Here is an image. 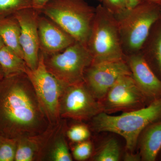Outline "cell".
I'll return each mask as SVG.
<instances>
[{
	"label": "cell",
	"instance_id": "obj_1",
	"mask_svg": "<svg viewBox=\"0 0 161 161\" xmlns=\"http://www.w3.org/2000/svg\"><path fill=\"white\" fill-rule=\"evenodd\" d=\"M50 125L26 74L0 80V135L17 139L36 136Z\"/></svg>",
	"mask_w": 161,
	"mask_h": 161
},
{
	"label": "cell",
	"instance_id": "obj_2",
	"mask_svg": "<svg viewBox=\"0 0 161 161\" xmlns=\"http://www.w3.org/2000/svg\"><path fill=\"white\" fill-rule=\"evenodd\" d=\"M92 126L98 132H109L122 136L128 150L133 151L143 130L161 119V98L152 101L147 107L111 115L101 112L93 118Z\"/></svg>",
	"mask_w": 161,
	"mask_h": 161
},
{
	"label": "cell",
	"instance_id": "obj_3",
	"mask_svg": "<svg viewBox=\"0 0 161 161\" xmlns=\"http://www.w3.org/2000/svg\"><path fill=\"white\" fill-rule=\"evenodd\" d=\"M40 12L87 46L95 17L94 7L83 0H50Z\"/></svg>",
	"mask_w": 161,
	"mask_h": 161
},
{
	"label": "cell",
	"instance_id": "obj_4",
	"mask_svg": "<svg viewBox=\"0 0 161 161\" xmlns=\"http://www.w3.org/2000/svg\"><path fill=\"white\" fill-rule=\"evenodd\" d=\"M115 17L126 57L141 52L153 26L161 18V7L152 3L142 2Z\"/></svg>",
	"mask_w": 161,
	"mask_h": 161
},
{
	"label": "cell",
	"instance_id": "obj_5",
	"mask_svg": "<svg viewBox=\"0 0 161 161\" xmlns=\"http://www.w3.org/2000/svg\"><path fill=\"white\" fill-rule=\"evenodd\" d=\"M87 47L93 58L92 63L125 59L117 20L103 5L95 8Z\"/></svg>",
	"mask_w": 161,
	"mask_h": 161
},
{
	"label": "cell",
	"instance_id": "obj_6",
	"mask_svg": "<svg viewBox=\"0 0 161 161\" xmlns=\"http://www.w3.org/2000/svg\"><path fill=\"white\" fill-rule=\"evenodd\" d=\"M43 55L47 69L68 85L84 82L86 70L93 62L87 46L78 41L58 53Z\"/></svg>",
	"mask_w": 161,
	"mask_h": 161
},
{
	"label": "cell",
	"instance_id": "obj_7",
	"mask_svg": "<svg viewBox=\"0 0 161 161\" xmlns=\"http://www.w3.org/2000/svg\"><path fill=\"white\" fill-rule=\"evenodd\" d=\"M33 86L38 100L50 125L60 120V100L68 85L58 80L48 71L40 51L38 66L34 70L28 69L26 73Z\"/></svg>",
	"mask_w": 161,
	"mask_h": 161
},
{
	"label": "cell",
	"instance_id": "obj_8",
	"mask_svg": "<svg viewBox=\"0 0 161 161\" xmlns=\"http://www.w3.org/2000/svg\"><path fill=\"white\" fill-rule=\"evenodd\" d=\"M103 111L85 81L66 86L60 100V118L87 120Z\"/></svg>",
	"mask_w": 161,
	"mask_h": 161
},
{
	"label": "cell",
	"instance_id": "obj_9",
	"mask_svg": "<svg viewBox=\"0 0 161 161\" xmlns=\"http://www.w3.org/2000/svg\"><path fill=\"white\" fill-rule=\"evenodd\" d=\"M125 75H131L125 59L92 63L85 73L84 81L96 99H103L116 80Z\"/></svg>",
	"mask_w": 161,
	"mask_h": 161
},
{
	"label": "cell",
	"instance_id": "obj_10",
	"mask_svg": "<svg viewBox=\"0 0 161 161\" xmlns=\"http://www.w3.org/2000/svg\"><path fill=\"white\" fill-rule=\"evenodd\" d=\"M40 12L33 7L26 8L14 14L19 23L20 43L23 59L30 69L38 66L40 58L38 19Z\"/></svg>",
	"mask_w": 161,
	"mask_h": 161
},
{
	"label": "cell",
	"instance_id": "obj_11",
	"mask_svg": "<svg viewBox=\"0 0 161 161\" xmlns=\"http://www.w3.org/2000/svg\"><path fill=\"white\" fill-rule=\"evenodd\" d=\"M104 98L105 103L102 104L103 111L107 112L140 108L148 99L136 85L132 75L119 78Z\"/></svg>",
	"mask_w": 161,
	"mask_h": 161
},
{
	"label": "cell",
	"instance_id": "obj_12",
	"mask_svg": "<svg viewBox=\"0 0 161 161\" xmlns=\"http://www.w3.org/2000/svg\"><path fill=\"white\" fill-rule=\"evenodd\" d=\"M125 60L132 78L144 95L151 101L161 98V80L142 53L126 56Z\"/></svg>",
	"mask_w": 161,
	"mask_h": 161
},
{
	"label": "cell",
	"instance_id": "obj_13",
	"mask_svg": "<svg viewBox=\"0 0 161 161\" xmlns=\"http://www.w3.org/2000/svg\"><path fill=\"white\" fill-rule=\"evenodd\" d=\"M40 51L51 54L61 51L76 42L70 35L40 13L38 19Z\"/></svg>",
	"mask_w": 161,
	"mask_h": 161
},
{
	"label": "cell",
	"instance_id": "obj_14",
	"mask_svg": "<svg viewBox=\"0 0 161 161\" xmlns=\"http://www.w3.org/2000/svg\"><path fill=\"white\" fill-rule=\"evenodd\" d=\"M64 123L51 125L46 131L40 161L73 160L64 134Z\"/></svg>",
	"mask_w": 161,
	"mask_h": 161
},
{
	"label": "cell",
	"instance_id": "obj_15",
	"mask_svg": "<svg viewBox=\"0 0 161 161\" xmlns=\"http://www.w3.org/2000/svg\"><path fill=\"white\" fill-rule=\"evenodd\" d=\"M140 52L161 80V18L153 26Z\"/></svg>",
	"mask_w": 161,
	"mask_h": 161
},
{
	"label": "cell",
	"instance_id": "obj_16",
	"mask_svg": "<svg viewBox=\"0 0 161 161\" xmlns=\"http://www.w3.org/2000/svg\"><path fill=\"white\" fill-rule=\"evenodd\" d=\"M145 129L141 142V158L154 161L161 149V121L151 124Z\"/></svg>",
	"mask_w": 161,
	"mask_h": 161
},
{
	"label": "cell",
	"instance_id": "obj_17",
	"mask_svg": "<svg viewBox=\"0 0 161 161\" xmlns=\"http://www.w3.org/2000/svg\"><path fill=\"white\" fill-rule=\"evenodd\" d=\"M20 36L19 23L14 14L0 17V37L5 45L23 59Z\"/></svg>",
	"mask_w": 161,
	"mask_h": 161
},
{
	"label": "cell",
	"instance_id": "obj_18",
	"mask_svg": "<svg viewBox=\"0 0 161 161\" xmlns=\"http://www.w3.org/2000/svg\"><path fill=\"white\" fill-rule=\"evenodd\" d=\"M44 139V132L18 139L14 161H40Z\"/></svg>",
	"mask_w": 161,
	"mask_h": 161
},
{
	"label": "cell",
	"instance_id": "obj_19",
	"mask_svg": "<svg viewBox=\"0 0 161 161\" xmlns=\"http://www.w3.org/2000/svg\"><path fill=\"white\" fill-rule=\"evenodd\" d=\"M0 66L4 77L26 74L29 69L23 58L6 45L0 49Z\"/></svg>",
	"mask_w": 161,
	"mask_h": 161
},
{
	"label": "cell",
	"instance_id": "obj_20",
	"mask_svg": "<svg viewBox=\"0 0 161 161\" xmlns=\"http://www.w3.org/2000/svg\"><path fill=\"white\" fill-rule=\"evenodd\" d=\"M120 158V148L117 141L111 139L105 143L94 157L96 161H118Z\"/></svg>",
	"mask_w": 161,
	"mask_h": 161
},
{
	"label": "cell",
	"instance_id": "obj_21",
	"mask_svg": "<svg viewBox=\"0 0 161 161\" xmlns=\"http://www.w3.org/2000/svg\"><path fill=\"white\" fill-rule=\"evenodd\" d=\"M30 7H33L32 0H0V17L13 14Z\"/></svg>",
	"mask_w": 161,
	"mask_h": 161
},
{
	"label": "cell",
	"instance_id": "obj_22",
	"mask_svg": "<svg viewBox=\"0 0 161 161\" xmlns=\"http://www.w3.org/2000/svg\"><path fill=\"white\" fill-rule=\"evenodd\" d=\"M17 144V139L0 135V161H14Z\"/></svg>",
	"mask_w": 161,
	"mask_h": 161
},
{
	"label": "cell",
	"instance_id": "obj_23",
	"mask_svg": "<svg viewBox=\"0 0 161 161\" xmlns=\"http://www.w3.org/2000/svg\"><path fill=\"white\" fill-rule=\"evenodd\" d=\"M90 130L84 125H77L73 126L67 132V135L72 142L79 143L86 141L90 136Z\"/></svg>",
	"mask_w": 161,
	"mask_h": 161
},
{
	"label": "cell",
	"instance_id": "obj_24",
	"mask_svg": "<svg viewBox=\"0 0 161 161\" xmlns=\"http://www.w3.org/2000/svg\"><path fill=\"white\" fill-rule=\"evenodd\" d=\"M92 152V143L87 140L83 141L78 143L73 149V157L77 161L86 160L89 158Z\"/></svg>",
	"mask_w": 161,
	"mask_h": 161
},
{
	"label": "cell",
	"instance_id": "obj_25",
	"mask_svg": "<svg viewBox=\"0 0 161 161\" xmlns=\"http://www.w3.org/2000/svg\"><path fill=\"white\" fill-rule=\"evenodd\" d=\"M103 6L114 15H118L127 10L125 0H102Z\"/></svg>",
	"mask_w": 161,
	"mask_h": 161
},
{
	"label": "cell",
	"instance_id": "obj_26",
	"mask_svg": "<svg viewBox=\"0 0 161 161\" xmlns=\"http://www.w3.org/2000/svg\"><path fill=\"white\" fill-rule=\"evenodd\" d=\"M50 0H32L33 8L40 11Z\"/></svg>",
	"mask_w": 161,
	"mask_h": 161
},
{
	"label": "cell",
	"instance_id": "obj_27",
	"mask_svg": "<svg viewBox=\"0 0 161 161\" xmlns=\"http://www.w3.org/2000/svg\"><path fill=\"white\" fill-rule=\"evenodd\" d=\"M141 157L140 154H133L132 153H126L125 156V161H137L140 160Z\"/></svg>",
	"mask_w": 161,
	"mask_h": 161
},
{
	"label": "cell",
	"instance_id": "obj_28",
	"mask_svg": "<svg viewBox=\"0 0 161 161\" xmlns=\"http://www.w3.org/2000/svg\"><path fill=\"white\" fill-rule=\"evenodd\" d=\"M125 1L128 9H132L142 3L141 0H125Z\"/></svg>",
	"mask_w": 161,
	"mask_h": 161
},
{
	"label": "cell",
	"instance_id": "obj_29",
	"mask_svg": "<svg viewBox=\"0 0 161 161\" xmlns=\"http://www.w3.org/2000/svg\"><path fill=\"white\" fill-rule=\"evenodd\" d=\"M142 2H146L155 4L161 7V0H141Z\"/></svg>",
	"mask_w": 161,
	"mask_h": 161
},
{
	"label": "cell",
	"instance_id": "obj_30",
	"mask_svg": "<svg viewBox=\"0 0 161 161\" xmlns=\"http://www.w3.org/2000/svg\"><path fill=\"white\" fill-rule=\"evenodd\" d=\"M4 77V74H3V70H2V68H1V66H0V80L3 79Z\"/></svg>",
	"mask_w": 161,
	"mask_h": 161
},
{
	"label": "cell",
	"instance_id": "obj_31",
	"mask_svg": "<svg viewBox=\"0 0 161 161\" xmlns=\"http://www.w3.org/2000/svg\"><path fill=\"white\" fill-rule=\"evenodd\" d=\"M4 45H5V44H4L3 40H2V38L0 37V49H1Z\"/></svg>",
	"mask_w": 161,
	"mask_h": 161
},
{
	"label": "cell",
	"instance_id": "obj_32",
	"mask_svg": "<svg viewBox=\"0 0 161 161\" xmlns=\"http://www.w3.org/2000/svg\"><path fill=\"white\" fill-rule=\"evenodd\" d=\"M100 1H101V2H102V0H100Z\"/></svg>",
	"mask_w": 161,
	"mask_h": 161
},
{
	"label": "cell",
	"instance_id": "obj_33",
	"mask_svg": "<svg viewBox=\"0 0 161 161\" xmlns=\"http://www.w3.org/2000/svg\"></svg>",
	"mask_w": 161,
	"mask_h": 161
}]
</instances>
